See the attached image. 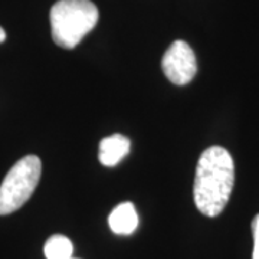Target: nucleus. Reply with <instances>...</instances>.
I'll list each match as a JSON object with an SVG mask.
<instances>
[{"label":"nucleus","mask_w":259,"mask_h":259,"mask_svg":"<svg viewBox=\"0 0 259 259\" xmlns=\"http://www.w3.org/2000/svg\"><path fill=\"white\" fill-rule=\"evenodd\" d=\"M47 259H71L74 253V245L64 235L51 236L44 246Z\"/></svg>","instance_id":"nucleus-7"},{"label":"nucleus","mask_w":259,"mask_h":259,"mask_svg":"<svg viewBox=\"0 0 259 259\" xmlns=\"http://www.w3.org/2000/svg\"><path fill=\"white\" fill-rule=\"evenodd\" d=\"M5 39H6V32H5V29L0 28V44L5 42Z\"/></svg>","instance_id":"nucleus-9"},{"label":"nucleus","mask_w":259,"mask_h":259,"mask_svg":"<svg viewBox=\"0 0 259 259\" xmlns=\"http://www.w3.org/2000/svg\"><path fill=\"white\" fill-rule=\"evenodd\" d=\"M111 231L117 235H131L139 226V216L131 202L118 204L108 218Z\"/></svg>","instance_id":"nucleus-6"},{"label":"nucleus","mask_w":259,"mask_h":259,"mask_svg":"<svg viewBox=\"0 0 259 259\" xmlns=\"http://www.w3.org/2000/svg\"><path fill=\"white\" fill-rule=\"evenodd\" d=\"M252 259H259V242H255V245H253V255H252Z\"/></svg>","instance_id":"nucleus-8"},{"label":"nucleus","mask_w":259,"mask_h":259,"mask_svg":"<svg viewBox=\"0 0 259 259\" xmlns=\"http://www.w3.org/2000/svg\"><path fill=\"white\" fill-rule=\"evenodd\" d=\"M71 259H75V258H71Z\"/></svg>","instance_id":"nucleus-10"},{"label":"nucleus","mask_w":259,"mask_h":259,"mask_svg":"<svg viewBox=\"0 0 259 259\" xmlns=\"http://www.w3.org/2000/svg\"><path fill=\"white\" fill-rule=\"evenodd\" d=\"M52 39L58 47L74 49L98 22V9L91 0H59L51 9Z\"/></svg>","instance_id":"nucleus-2"},{"label":"nucleus","mask_w":259,"mask_h":259,"mask_svg":"<svg viewBox=\"0 0 259 259\" xmlns=\"http://www.w3.org/2000/svg\"><path fill=\"white\" fill-rule=\"evenodd\" d=\"M163 72L167 79L175 85H186L197 72V62L193 49L185 40L173 42L161 61Z\"/></svg>","instance_id":"nucleus-4"},{"label":"nucleus","mask_w":259,"mask_h":259,"mask_svg":"<svg viewBox=\"0 0 259 259\" xmlns=\"http://www.w3.org/2000/svg\"><path fill=\"white\" fill-rule=\"evenodd\" d=\"M235 183V164L226 148L213 146L199 158L193 185V199L199 212L214 218L229 202Z\"/></svg>","instance_id":"nucleus-1"},{"label":"nucleus","mask_w":259,"mask_h":259,"mask_svg":"<svg viewBox=\"0 0 259 259\" xmlns=\"http://www.w3.org/2000/svg\"><path fill=\"white\" fill-rule=\"evenodd\" d=\"M130 146L131 143L125 136L114 134L110 137H105L100 143V153H98L100 163L105 167L117 166L130 153Z\"/></svg>","instance_id":"nucleus-5"},{"label":"nucleus","mask_w":259,"mask_h":259,"mask_svg":"<svg viewBox=\"0 0 259 259\" xmlns=\"http://www.w3.org/2000/svg\"><path fill=\"white\" fill-rule=\"evenodd\" d=\"M42 175L37 156L20 158L0 185V216L19 210L30 199Z\"/></svg>","instance_id":"nucleus-3"}]
</instances>
